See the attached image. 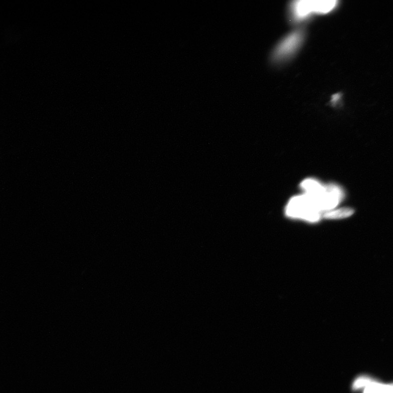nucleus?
Listing matches in <instances>:
<instances>
[{"label":"nucleus","mask_w":393,"mask_h":393,"mask_svg":"<svg viewBox=\"0 0 393 393\" xmlns=\"http://www.w3.org/2000/svg\"><path fill=\"white\" fill-rule=\"evenodd\" d=\"M391 386L392 385L383 384L372 380L366 386L364 393H390Z\"/></svg>","instance_id":"nucleus-5"},{"label":"nucleus","mask_w":393,"mask_h":393,"mask_svg":"<svg viewBox=\"0 0 393 393\" xmlns=\"http://www.w3.org/2000/svg\"><path fill=\"white\" fill-rule=\"evenodd\" d=\"M390 393H393V384H392V386H391V392H390Z\"/></svg>","instance_id":"nucleus-7"},{"label":"nucleus","mask_w":393,"mask_h":393,"mask_svg":"<svg viewBox=\"0 0 393 393\" xmlns=\"http://www.w3.org/2000/svg\"><path fill=\"white\" fill-rule=\"evenodd\" d=\"M303 34L302 31H296L282 40L274 52V58L276 60L288 59L296 53L302 44Z\"/></svg>","instance_id":"nucleus-3"},{"label":"nucleus","mask_w":393,"mask_h":393,"mask_svg":"<svg viewBox=\"0 0 393 393\" xmlns=\"http://www.w3.org/2000/svg\"><path fill=\"white\" fill-rule=\"evenodd\" d=\"M321 211L310 197L305 195L295 197L286 208L288 216L304 219L311 221H317L321 218Z\"/></svg>","instance_id":"nucleus-1"},{"label":"nucleus","mask_w":393,"mask_h":393,"mask_svg":"<svg viewBox=\"0 0 393 393\" xmlns=\"http://www.w3.org/2000/svg\"><path fill=\"white\" fill-rule=\"evenodd\" d=\"M336 1H310L300 0L292 3L291 14L293 19L302 21L312 14H327L336 6Z\"/></svg>","instance_id":"nucleus-2"},{"label":"nucleus","mask_w":393,"mask_h":393,"mask_svg":"<svg viewBox=\"0 0 393 393\" xmlns=\"http://www.w3.org/2000/svg\"><path fill=\"white\" fill-rule=\"evenodd\" d=\"M354 211L352 209L343 208L339 210L329 211L324 214L323 217L329 219H343L351 217Z\"/></svg>","instance_id":"nucleus-4"},{"label":"nucleus","mask_w":393,"mask_h":393,"mask_svg":"<svg viewBox=\"0 0 393 393\" xmlns=\"http://www.w3.org/2000/svg\"><path fill=\"white\" fill-rule=\"evenodd\" d=\"M370 378L367 377H361L355 380L353 384L354 389H359L366 386L372 381Z\"/></svg>","instance_id":"nucleus-6"}]
</instances>
